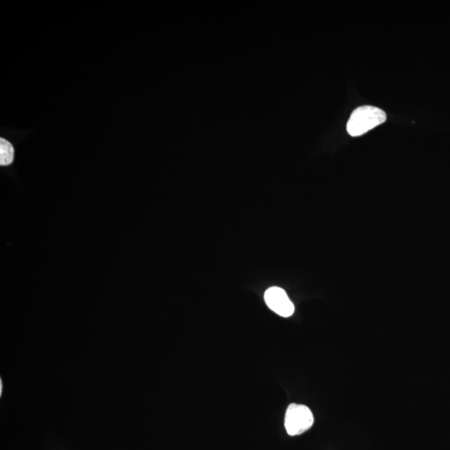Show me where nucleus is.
Segmentation results:
<instances>
[{"label":"nucleus","instance_id":"obj_3","mask_svg":"<svg viewBox=\"0 0 450 450\" xmlns=\"http://www.w3.org/2000/svg\"><path fill=\"white\" fill-rule=\"evenodd\" d=\"M268 307L281 317L289 318L295 313V305L286 292L280 287H271L264 293Z\"/></svg>","mask_w":450,"mask_h":450},{"label":"nucleus","instance_id":"obj_1","mask_svg":"<svg viewBox=\"0 0 450 450\" xmlns=\"http://www.w3.org/2000/svg\"><path fill=\"white\" fill-rule=\"evenodd\" d=\"M386 119V114L377 107L361 106L353 111L347 124V131L353 137L363 136Z\"/></svg>","mask_w":450,"mask_h":450},{"label":"nucleus","instance_id":"obj_2","mask_svg":"<svg viewBox=\"0 0 450 450\" xmlns=\"http://www.w3.org/2000/svg\"><path fill=\"white\" fill-rule=\"evenodd\" d=\"M314 418L308 406L291 403L288 407L285 418L287 434L290 436L300 435L312 428Z\"/></svg>","mask_w":450,"mask_h":450},{"label":"nucleus","instance_id":"obj_5","mask_svg":"<svg viewBox=\"0 0 450 450\" xmlns=\"http://www.w3.org/2000/svg\"><path fill=\"white\" fill-rule=\"evenodd\" d=\"M2 393H3V382L1 379L0 380V396H2Z\"/></svg>","mask_w":450,"mask_h":450},{"label":"nucleus","instance_id":"obj_4","mask_svg":"<svg viewBox=\"0 0 450 450\" xmlns=\"http://www.w3.org/2000/svg\"><path fill=\"white\" fill-rule=\"evenodd\" d=\"M15 156V150L11 143L3 138H0V165L6 166L12 164Z\"/></svg>","mask_w":450,"mask_h":450}]
</instances>
